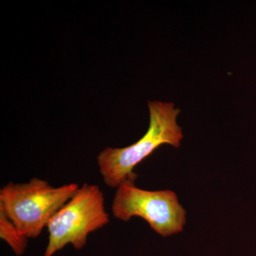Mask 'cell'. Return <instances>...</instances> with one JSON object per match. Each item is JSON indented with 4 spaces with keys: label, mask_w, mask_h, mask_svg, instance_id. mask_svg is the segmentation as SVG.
<instances>
[{
    "label": "cell",
    "mask_w": 256,
    "mask_h": 256,
    "mask_svg": "<svg viewBox=\"0 0 256 256\" xmlns=\"http://www.w3.org/2000/svg\"><path fill=\"white\" fill-rule=\"evenodd\" d=\"M78 188L75 183L52 186L36 178L11 182L0 190V208L28 238H36Z\"/></svg>",
    "instance_id": "cell-2"
},
{
    "label": "cell",
    "mask_w": 256,
    "mask_h": 256,
    "mask_svg": "<svg viewBox=\"0 0 256 256\" xmlns=\"http://www.w3.org/2000/svg\"><path fill=\"white\" fill-rule=\"evenodd\" d=\"M111 210L114 218L122 222L140 217L163 237L182 232L186 220V210L174 192L148 191L134 183H124L116 188Z\"/></svg>",
    "instance_id": "cell-4"
},
{
    "label": "cell",
    "mask_w": 256,
    "mask_h": 256,
    "mask_svg": "<svg viewBox=\"0 0 256 256\" xmlns=\"http://www.w3.org/2000/svg\"><path fill=\"white\" fill-rule=\"evenodd\" d=\"M0 238L11 248L15 255L24 254L28 244V238L11 220L4 210L0 208Z\"/></svg>",
    "instance_id": "cell-5"
},
{
    "label": "cell",
    "mask_w": 256,
    "mask_h": 256,
    "mask_svg": "<svg viewBox=\"0 0 256 256\" xmlns=\"http://www.w3.org/2000/svg\"><path fill=\"white\" fill-rule=\"evenodd\" d=\"M110 222L104 193L98 185L84 183L47 226L48 244L44 256H53L68 244L80 250L89 234Z\"/></svg>",
    "instance_id": "cell-3"
},
{
    "label": "cell",
    "mask_w": 256,
    "mask_h": 256,
    "mask_svg": "<svg viewBox=\"0 0 256 256\" xmlns=\"http://www.w3.org/2000/svg\"><path fill=\"white\" fill-rule=\"evenodd\" d=\"M150 126L139 140L122 148L108 146L97 158L99 171L108 188H117L122 184L134 183L138 175L133 172L138 164L164 144L180 148L183 138L176 124L180 110L172 102L148 101Z\"/></svg>",
    "instance_id": "cell-1"
}]
</instances>
